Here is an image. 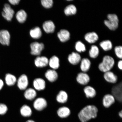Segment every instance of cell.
I'll use <instances>...</instances> for the list:
<instances>
[{"label": "cell", "instance_id": "obj_1", "mask_svg": "<svg viewBox=\"0 0 122 122\" xmlns=\"http://www.w3.org/2000/svg\"><path fill=\"white\" fill-rule=\"evenodd\" d=\"M98 109L95 105H88L81 110L78 114L79 119L81 122H86L97 117Z\"/></svg>", "mask_w": 122, "mask_h": 122}, {"label": "cell", "instance_id": "obj_2", "mask_svg": "<svg viewBox=\"0 0 122 122\" xmlns=\"http://www.w3.org/2000/svg\"><path fill=\"white\" fill-rule=\"evenodd\" d=\"M115 61L113 58L109 56H106L103 58L102 61L99 64L98 68L102 72L104 73L110 71L113 67Z\"/></svg>", "mask_w": 122, "mask_h": 122}, {"label": "cell", "instance_id": "obj_3", "mask_svg": "<svg viewBox=\"0 0 122 122\" xmlns=\"http://www.w3.org/2000/svg\"><path fill=\"white\" fill-rule=\"evenodd\" d=\"M108 20L104 21V24L109 29L114 30L117 29L118 25V16L115 14H110L107 16Z\"/></svg>", "mask_w": 122, "mask_h": 122}, {"label": "cell", "instance_id": "obj_4", "mask_svg": "<svg viewBox=\"0 0 122 122\" xmlns=\"http://www.w3.org/2000/svg\"><path fill=\"white\" fill-rule=\"evenodd\" d=\"M15 12L8 4H4L2 9L1 15L4 19L8 21H11L13 18Z\"/></svg>", "mask_w": 122, "mask_h": 122}, {"label": "cell", "instance_id": "obj_5", "mask_svg": "<svg viewBox=\"0 0 122 122\" xmlns=\"http://www.w3.org/2000/svg\"><path fill=\"white\" fill-rule=\"evenodd\" d=\"M111 93L115 100L119 102L122 101V82L114 86L111 89Z\"/></svg>", "mask_w": 122, "mask_h": 122}, {"label": "cell", "instance_id": "obj_6", "mask_svg": "<svg viewBox=\"0 0 122 122\" xmlns=\"http://www.w3.org/2000/svg\"><path fill=\"white\" fill-rule=\"evenodd\" d=\"M76 80L78 83L84 86L88 84L90 81L91 78L87 73L81 72L77 74Z\"/></svg>", "mask_w": 122, "mask_h": 122}, {"label": "cell", "instance_id": "obj_7", "mask_svg": "<svg viewBox=\"0 0 122 122\" xmlns=\"http://www.w3.org/2000/svg\"><path fill=\"white\" fill-rule=\"evenodd\" d=\"M10 36L7 30H0V44L3 46H9L10 44Z\"/></svg>", "mask_w": 122, "mask_h": 122}, {"label": "cell", "instance_id": "obj_8", "mask_svg": "<svg viewBox=\"0 0 122 122\" xmlns=\"http://www.w3.org/2000/svg\"><path fill=\"white\" fill-rule=\"evenodd\" d=\"M30 47L31 54L33 55L38 56L40 55L41 52L43 50L44 45L43 43L35 42L30 44Z\"/></svg>", "mask_w": 122, "mask_h": 122}, {"label": "cell", "instance_id": "obj_9", "mask_svg": "<svg viewBox=\"0 0 122 122\" xmlns=\"http://www.w3.org/2000/svg\"><path fill=\"white\" fill-rule=\"evenodd\" d=\"M47 103L46 99L43 97H39L35 100L33 106L36 110L41 111L46 107Z\"/></svg>", "mask_w": 122, "mask_h": 122}, {"label": "cell", "instance_id": "obj_10", "mask_svg": "<svg viewBox=\"0 0 122 122\" xmlns=\"http://www.w3.org/2000/svg\"><path fill=\"white\" fill-rule=\"evenodd\" d=\"M116 100L112 94H106L103 97L102 103L103 106L106 108H109L115 103Z\"/></svg>", "mask_w": 122, "mask_h": 122}, {"label": "cell", "instance_id": "obj_11", "mask_svg": "<svg viewBox=\"0 0 122 122\" xmlns=\"http://www.w3.org/2000/svg\"><path fill=\"white\" fill-rule=\"evenodd\" d=\"M28 77L25 74L22 75L19 77L17 81L18 87L21 90L26 89L28 86Z\"/></svg>", "mask_w": 122, "mask_h": 122}, {"label": "cell", "instance_id": "obj_12", "mask_svg": "<svg viewBox=\"0 0 122 122\" xmlns=\"http://www.w3.org/2000/svg\"><path fill=\"white\" fill-rule=\"evenodd\" d=\"M103 77L105 80L109 83L115 84L118 81V76L111 71L104 73Z\"/></svg>", "mask_w": 122, "mask_h": 122}, {"label": "cell", "instance_id": "obj_13", "mask_svg": "<svg viewBox=\"0 0 122 122\" xmlns=\"http://www.w3.org/2000/svg\"><path fill=\"white\" fill-rule=\"evenodd\" d=\"M81 57L78 53L72 52L68 56V60L71 64L77 65L80 63L81 61Z\"/></svg>", "mask_w": 122, "mask_h": 122}, {"label": "cell", "instance_id": "obj_14", "mask_svg": "<svg viewBox=\"0 0 122 122\" xmlns=\"http://www.w3.org/2000/svg\"><path fill=\"white\" fill-rule=\"evenodd\" d=\"M83 92L88 99L94 98L97 95V92L96 89L90 85L85 86L84 88Z\"/></svg>", "mask_w": 122, "mask_h": 122}, {"label": "cell", "instance_id": "obj_15", "mask_svg": "<svg viewBox=\"0 0 122 122\" xmlns=\"http://www.w3.org/2000/svg\"><path fill=\"white\" fill-rule=\"evenodd\" d=\"M46 78L49 81L54 82L57 80L58 75L56 70L49 69L47 70L45 74Z\"/></svg>", "mask_w": 122, "mask_h": 122}, {"label": "cell", "instance_id": "obj_16", "mask_svg": "<svg viewBox=\"0 0 122 122\" xmlns=\"http://www.w3.org/2000/svg\"><path fill=\"white\" fill-rule=\"evenodd\" d=\"M35 89L38 91L43 90L46 87V82L43 79L40 78L35 79L33 81Z\"/></svg>", "mask_w": 122, "mask_h": 122}, {"label": "cell", "instance_id": "obj_17", "mask_svg": "<svg viewBox=\"0 0 122 122\" xmlns=\"http://www.w3.org/2000/svg\"><path fill=\"white\" fill-rule=\"evenodd\" d=\"M57 113L58 115L60 118H65L69 116L71 112L69 108L67 107L63 106L59 108Z\"/></svg>", "mask_w": 122, "mask_h": 122}, {"label": "cell", "instance_id": "obj_18", "mask_svg": "<svg viewBox=\"0 0 122 122\" xmlns=\"http://www.w3.org/2000/svg\"><path fill=\"white\" fill-rule=\"evenodd\" d=\"M49 60L45 56L38 57L35 60V65L37 67L42 68L46 66L48 64Z\"/></svg>", "mask_w": 122, "mask_h": 122}, {"label": "cell", "instance_id": "obj_19", "mask_svg": "<svg viewBox=\"0 0 122 122\" xmlns=\"http://www.w3.org/2000/svg\"><path fill=\"white\" fill-rule=\"evenodd\" d=\"M80 68L82 72L86 73L91 68V62L87 58H84L81 61Z\"/></svg>", "mask_w": 122, "mask_h": 122}, {"label": "cell", "instance_id": "obj_20", "mask_svg": "<svg viewBox=\"0 0 122 122\" xmlns=\"http://www.w3.org/2000/svg\"><path fill=\"white\" fill-rule=\"evenodd\" d=\"M68 99V94L66 91L61 90L59 92L56 97V100L60 103H65L67 102Z\"/></svg>", "mask_w": 122, "mask_h": 122}, {"label": "cell", "instance_id": "obj_21", "mask_svg": "<svg viewBox=\"0 0 122 122\" xmlns=\"http://www.w3.org/2000/svg\"><path fill=\"white\" fill-rule=\"evenodd\" d=\"M43 28L47 33H51L54 32L55 26L52 21L48 20L44 22L43 24Z\"/></svg>", "mask_w": 122, "mask_h": 122}, {"label": "cell", "instance_id": "obj_22", "mask_svg": "<svg viewBox=\"0 0 122 122\" xmlns=\"http://www.w3.org/2000/svg\"><path fill=\"white\" fill-rule=\"evenodd\" d=\"M57 36L61 42H65L70 39V34L68 30L62 29L58 33Z\"/></svg>", "mask_w": 122, "mask_h": 122}, {"label": "cell", "instance_id": "obj_23", "mask_svg": "<svg viewBox=\"0 0 122 122\" xmlns=\"http://www.w3.org/2000/svg\"><path fill=\"white\" fill-rule=\"evenodd\" d=\"M85 40L90 43H93L98 39V36L95 32H92L86 33L85 35Z\"/></svg>", "mask_w": 122, "mask_h": 122}, {"label": "cell", "instance_id": "obj_24", "mask_svg": "<svg viewBox=\"0 0 122 122\" xmlns=\"http://www.w3.org/2000/svg\"><path fill=\"white\" fill-rule=\"evenodd\" d=\"M37 94L36 90L33 88H29L25 90L24 95L26 99L29 100H32L36 97Z\"/></svg>", "mask_w": 122, "mask_h": 122}, {"label": "cell", "instance_id": "obj_25", "mask_svg": "<svg viewBox=\"0 0 122 122\" xmlns=\"http://www.w3.org/2000/svg\"><path fill=\"white\" fill-rule=\"evenodd\" d=\"M48 64L52 69L55 70L58 69L60 66L59 58L56 56H53L49 61Z\"/></svg>", "mask_w": 122, "mask_h": 122}, {"label": "cell", "instance_id": "obj_26", "mask_svg": "<svg viewBox=\"0 0 122 122\" xmlns=\"http://www.w3.org/2000/svg\"><path fill=\"white\" fill-rule=\"evenodd\" d=\"M5 80L6 84L9 86L14 85L17 81L16 77L10 73H8L6 74Z\"/></svg>", "mask_w": 122, "mask_h": 122}, {"label": "cell", "instance_id": "obj_27", "mask_svg": "<svg viewBox=\"0 0 122 122\" xmlns=\"http://www.w3.org/2000/svg\"><path fill=\"white\" fill-rule=\"evenodd\" d=\"M20 112L22 116L25 117L30 116L32 113L31 108L26 105H23L21 108Z\"/></svg>", "mask_w": 122, "mask_h": 122}, {"label": "cell", "instance_id": "obj_28", "mask_svg": "<svg viewBox=\"0 0 122 122\" xmlns=\"http://www.w3.org/2000/svg\"><path fill=\"white\" fill-rule=\"evenodd\" d=\"M30 34L31 37L34 39H39L42 36L41 30L39 27H36L30 30Z\"/></svg>", "mask_w": 122, "mask_h": 122}, {"label": "cell", "instance_id": "obj_29", "mask_svg": "<svg viewBox=\"0 0 122 122\" xmlns=\"http://www.w3.org/2000/svg\"><path fill=\"white\" fill-rule=\"evenodd\" d=\"M27 16L26 13L23 10H19L17 13L16 15L17 20L19 22L21 23L25 22Z\"/></svg>", "mask_w": 122, "mask_h": 122}, {"label": "cell", "instance_id": "obj_30", "mask_svg": "<svg viewBox=\"0 0 122 122\" xmlns=\"http://www.w3.org/2000/svg\"><path fill=\"white\" fill-rule=\"evenodd\" d=\"M64 12L65 14L67 16L74 15L77 12V9L74 5H70L65 8Z\"/></svg>", "mask_w": 122, "mask_h": 122}, {"label": "cell", "instance_id": "obj_31", "mask_svg": "<svg viewBox=\"0 0 122 122\" xmlns=\"http://www.w3.org/2000/svg\"><path fill=\"white\" fill-rule=\"evenodd\" d=\"M99 53V48L97 46L93 45L89 51L90 57L93 59H95L98 56Z\"/></svg>", "mask_w": 122, "mask_h": 122}, {"label": "cell", "instance_id": "obj_32", "mask_svg": "<svg viewBox=\"0 0 122 122\" xmlns=\"http://www.w3.org/2000/svg\"><path fill=\"white\" fill-rule=\"evenodd\" d=\"M100 45L103 49L105 51H109L112 49V44L109 40H106L100 42Z\"/></svg>", "mask_w": 122, "mask_h": 122}, {"label": "cell", "instance_id": "obj_33", "mask_svg": "<svg viewBox=\"0 0 122 122\" xmlns=\"http://www.w3.org/2000/svg\"><path fill=\"white\" fill-rule=\"evenodd\" d=\"M75 48L76 50L80 52L85 51L86 50L85 45L80 41H78L76 43Z\"/></svg>", "mask_w": 122, "mask_h": 122}, {"label": "cell", "instance_id": "obj_34", "mask_svg": "<svg viewBox=\"0 0 122 122\" xmlns=\"http://www.w3.org/2000/svg\"><path fill=\"white\" fill-rule=\"evenodd\" d=\"M41 2L42 6L46 8H50L52 6L53 2L52 0H42Z\"/></svg>", "mask_w": 122, "mask_h": 122}, {"label": "cell", "instance_id": "obj_35", "mask_svg": "<svg viewBox=\"0 0 122 122\" xmlns=\"http://www.w3.org/2000/svg\"><path fill=\"white\" fill-rule=\"evenodd\" d=\"M114 51L116 55L119 58H122V47L121 46H118L115 47Z\"/></svg>", "mask_w": 122, "mask_h": 122}, {"label": "cell", "instance_id": "obj_36", "mask_svg": "<svg viewBox=\"0 0 122 122\" xmlns=\"http://www.w3.org/2000/svg\"><path fill=\"white\" fill-rule=\"evenodd\" d=\"M8 111V107L5 104L3 103H0V115L5 114Z\"/></svg>", "mask_w": 122, "mask_h": 122}, {"label": "cell", "instance_id": "obj_37", "mask_svg": "<svg viewBox=\"0 0 122 122\" xmlns=\"http://www.w3.org/2000/svg\"><path fill=\"white\" fill-rule=\"evenodd\" d=\"M8 1L12 5H15L19 4L20 0H9Z\"/></svg>", "mask_w": 122, "mask_h": 122}, {"label": "cell", "instance_id": "obj_38", "mask_svg": "<svg viewBox=\"0 0 122 122\" xmlns=\"http://www.w3.org/2000/svg\"><path fill=\"white\" fill-rule=\"evenodd\" d=\"M118 67L120 71H122V60H120L118 62Z\"/></svg>", "mask_w": 122, "mask_h": 122}, {"label": "cell", "instance_id": "obj_39", "mask_svg": "<svg viewBox=\"0 0 122 122\" xmlns=\"http://www.w3.org/2000/svg\"><path fill=\"white\" fill-rule=\"evenodd\" d=\"M4 83L3 81L0 79V91L2 89L4 86Z\"/></svg>", "mask_w": 122, "mask_h": 122}, {"label": "cell", "instance_id": "obj_40", "mask_svg": "<svg viewBox=\"0 0 122 122\" xmlns=\"http://www.w3.org/2000/svg\"><path fill=\"white\" fill-rule=\"evenodd\" d=\"M118 115L121 118H122V111L121 110V111H120L118 113Z\"/></svg>", "mask_w": 122, "mask_h": 122}, {"label": "cell", "instance_id": "obj_41", "mask_svg": "<svg viewBox=\"0 0 122 122\" xmlns=\"http://www.w3.org/2000/svg\"><path fill=\"white\" fill-rule=\"evenodd\" d=\"M26 122H36L34 120H29Z\"/></svg>", "mask_w": 122, "mask_h": 122}]
</instances>
